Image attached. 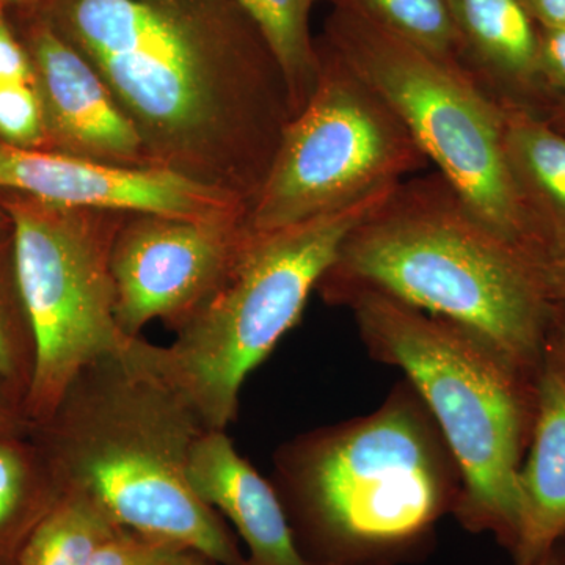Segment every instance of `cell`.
Returning a JSON list of instances; mask_svg holds the SVG:
<instances>
[{
  "mask_svg": "<svg viewBox=\"0 0 565 565\" xmlns=\"http://www.w3.org/2000/svg\"><path fill=\"white\" fill-rule=\"evenodd\" d=\"M0 192L57 206L126 214L218 218L247 214L243 200L162 169L122 167L50 150H21L0 141Z\"/></svg>",
  "mask_w": 565,
  "mask_h": 565,
  "instance_id": "11",
  "label": "cell"
},
{
  "mask_svg": "<svg viewBox=\"0 0 565 565\" xmlns=\"http://www.w3.org/2000/svg\"><path fill=\"white\" fill-rule=\"evenodd\" d=\"M550 340L556 345L565 367V303L555 305V315H553Z\"/></svg>",
  "mask_w": 565,
  "mask_h": 565,
  "instance_id": "30",
  "label": "cell"
},
{
  "mask_svg": "<svg viewBox=\"0 0 565 565\" xmlns=\"http://www.w3.org/2000/svg\"><path fill=\"white\" fill-rule=\"evenodd\" d=\"M247 214L218 218L129 214L115 237V319L125 337L151 321L167 329L191 311L225 273L248 230Z\"/></svg>",
  "mask_w": 565,
  "mask_h": 565,
  "instance_id": "10",
  "label": "cell"
},
{
  "mask_svg": "<svg viewBox=\"0 0 565 565\" xmlns=\"http://www.w3.org/2000/svg\"><path fill=\"white\" fill-rule=\"evenodd\" d=\"M542 28H564L565 0H520Z\"/></svg>",
  "mask_w": 565,
  "mask_h": 565,
  "instance_id": "28",
  "label": "cell"
},
{
  "mask_svg": "<svg viewBox=\"0 0 565 565\" xmlns=\"http://www.w3.org/2000/svg\"><path fill=\"white\" fill-rule=\"evenodd\" d=\"M0 141L21 150H46L43 110L33 84H0Z\"/></svg>",
  "mask_w": 565,
  "mask_h": 565,
  "instance_id": "22",
  "label": "cell"
},
{
  "mask_svg": "<svg viewBox=\"0 0 565 565\" xmlns=\"http://www.w3.org/2000/svg\"><path fill=\"white\" fill-rule=\"evenodd\" d=\"M36 345L14 264L13 237L0 233V379L25 403L35 373Z\"/></svg>",
  "mask_w": 565,
  "mask_h": 565,
  "instance_id": "21",
  "label": "cell"
},
{
  "mask_svg": "<svg viewBox=\"0 0 565 565\" xmlns=\"http://www.w3.org/2000/svg\"><path fill=\"white\" fill-rule=\"evenodd\" d=\"M308 2H310L311 6H315V2H318V0H308Z\"/></svg>",
  "mask_w": 565,
  "mask_h": 565,
  "instance_id": "35",
  "label": "cell"
},
{
  "mask_svg": "<svg viewBox=\"0 0 565 565\" xmlns=\"http://www.w3.org/2000/svg\"><path fill=\"white\" fill-rule=\"evenodd\" d=\"M318 79L248 206L252 234L351 206L429 167L392 107L319 36Z\"/></svg>",
  "mask_w": 565,
  "mask_h": 565,
  "instance_id": "8",
  "label": "cell"
},
{
  "mask_svg": "<svg viewBox=\"0 0 565 565\" xmlns=\"http://www.w3.org/2000/svg\"><path fill=\"white\" fill-rule=\"evenodd\" d=\"M40 2L41 0H0V3L9 10L35 9Z\"/></svg>",
  "mask_w": 565,
  "mask_h": 565,
  "instance_id": "32",
  "label": "cell"
},
{
  "mask_svg": "<svg viewBox=\"0 0 565 565\" xmlns=\"http://www.w3.org/2000/svg\"><path fill=\"white\" fill-rule=\"evenodd\" d=\"M522 537L512 559L531 565L565 539V367L548 338L535 379V415L519 471Z\"/></svg>",
  "mask_w": 565,
  "mask_h": 565,
  "instance_id": "15",
  "label": "cell"
},
{
  "mask_svg": "<svg viewBox=\"0 0 565 565\" xmlns=\"http://www.w3.org/2000/svg\"><path fill=\"white\" fill-rule=\"evenodd\" d=\"M188 481L204 504L236 527L248 550L247 565H310L273 481L237 452L226 430L207 429L195 441Z\"/></svg>",
  "mask_w": 565,
  "mask_h": 565,
  "instance_id": "14",
  "label": "cell"
},
{
  "mask_svg": "<svg viewBox=\"0 0 565 565\" xmlns=\"http://www.w3.org/2000/svg\"><path fill=\"white\" fill-rule=\"evenodd\" d=\"M154 344L128 338L85 364L33 440L62 493L81 494L158 544L247 565L222 516L189 486L192 446L210 427L163 373Z\"/></svg>",
  "mask_w": 565,
  "mask_h": 565,
  "instance_id": "2",
  "label": "cell"
},
{
  "mask_svg": "<svg viewBox=\"0 0 565 565\" xmlns=\"http://www.w3.org/2000/svg\"><path fill=\"white\" fill-rule=\"evenodd\" d=\"M503 109L509 167L544 250L565 237V129L527 111Z\"/></svg>",
  "mask_w": 565,
  "mask_h": 565,
  "instance_id": "16",
  "label": "cell"
},
{
  "mask_svg": "<svg viewBox=\"0 0 565 565\" xmlns=\"http://www.w3.org/2000/svg\"><path fill=\"white\" fill-rule=\"evenodd\" d=\"M539 66H541V76L546 92L556 103L557 117L559 111L565 109V25L564 28H542L541 25Z\"/></svg>",
  "mask_w": 565,
  "mask_h": 565,
  "instance_id": "23",
  "label": "cell"
},
{
  "mask_svg": "<svg viewBox=\"0 0 565 565\" xmlns=\"http://www.w3.org/2000/svg\"><path fill=\"white\" fill-rule=\"evenodd\" d=\"M338 307L352 311L371 359L399 367L440 427L463 490L456 519L492 534L514 555L522 537L519 471L535 415V379L500 349L459 323L375 291H355Z\"/></svg>",
  "mask_w": 565,
  "mask_h": 565,
  "instance_id": "5",
  "label": "cell"
},
{
  "mask_svg": "<svg viewBox=\"0 0 565 565\" xmlns=\"http://www.w3.org/2000/svg\"><path fill=\"white\" fill-rule=\"evenodd\" d=\"M32 424L24 412V401L0 379V435L31 434Z\"/></svg>",
  "mask_w": 565,
  "mask_h": 565,
  "instance_id": "27",
  "label": "cell"
},
{
  "mask_svg": "<svg viewBox=\"0 0 565 565\" xmlns=\"http://www.w3.org/2000/svg\"><path fill=\"white\" fill-rule=\"evenodd\" d=\"M35 10L90 62L152 167L250 206L294 110L237 0H41Z\"/></svg>",
  "mask_w": 565,
  "mask_h": 565,
  "instance_id": "1",
  "label": "cell"
},
{
  "mask_svg": "<svg viewBox=\"0 0 565 565\" xmlns=\"http://www.w3.org/2000/svg\"><path fill=\"white\" fill-rule=\"evenodd\" d=\"M393 188L267 234L248 232L218 281L170 327L154 356L210 429H228L248 375L302 319L341 244Z\"/></svg>",
  "mask_w": 565,
  "mask_h": 565,
  "instance_id": "6",
  "label": "cell"
},
{
  "mask_svg": "<svg viewBox=\"0 0 565 565\" xmlns=\"http://www.w3.org/2000/svg\"><path fill=\"white\" fill-rule=\"evenodd\" d=\"M147 565H215L193 550L180 546L159 545Z\"/></svg>",
  "mask_w": 565,
  "mask_h": 565,
  "instance_id": "29",
  "label": "cell"
},
{
  "mask_svg": "<svg viewBox=\"0 0 565 565\" xmlns=\"http://www.w3.org/2000/svg\"><path fill=\"white\" fill-rule=\"evenodd\" d=\"M273 462L310 565L419 563L462 498L459 463L405 377L371 414L296 435Z\"/></svg>",
  "mask_w": 565,
  "mask_h": 565,
  "instance_id": "3",
  "label": "cell"
},
{
  "mask_svg": "<svg viewBox=\"0 0 565 565\" xmlns=\"http://www.w3.org/2000/svg\"><path fill=\"white\" fill-rule=\"evenodd\" d=\"M159 545L163 544L117 526L96 550L90 565H147Z\"/></svg>",
  "mask_w": 565,
  "mask_h": 565,
  "instance_id": "24",
  "label": "cell"
},
{
  "mask_svg": "<svg viewBox=\"0 0 565 565\" xmlns=\"http://www.w3.org/2000/svg\"><path fill=\"white\" fill-rule=\"evenodd\" d=\"M553 125H556L557 128L565 129V109L559 111V115H557V118L555 121H553Z\"/></svg>",
  "mask_w": 565,
  "mask_h": 565,
  "instance_id": "34",
  "label": "cell"
},
{
  "mask_svg": "<svg viewBox=\"0 0 565 565\" xmlns=\"http://www.w3.org/2000/svg\"><path fill=\"white\" fill-rule=\"evenodd\" d=\"M115 527L87 498L62 493L22 545L14 565H90Z\"/></svg>",
  "mask_w": 565,
  "mask_h": 565,
  "instance_id": "19",
  "label": "cell"
},
{
  "mask_svg": "<svg viewBox=\"0 0 565 565\" xmlns=\"http://www.w3.org/2000/svg\"><path fill=\"white\" fill-rule=\"evenodd\" d=\"M33 84L31 58L10 20L9 9L0 3V84Z\"/></svg>",
  "mask_w": 565,
  "mask_h": 565,
  "instance_id": "25",
  "label": "cell"
},
{
  "mask_svg": "<svg viewBox=\"0 0 565 565\" xmlns=\"http://www.w3.org/2000/svg\"><path fill=\"white\" fill-rule=\"evenodd\" d=\"M33 71L46 150L122 167H152L143 141L90 62L35 9L9 10Z\"/></svg>",
  "mask_w": 565,
  "mask_h": 565,
  "instance_id": "12",
  "label": "cell"
},
{
  "mask_svg": "<svg viewBox=\"0 0 565 565\" xmlns=\"http://www.w3.org/2000/svg\"><path fill=\"white\" fill-rule=\"evenodd\" d=\"M384 25L438 61L462 70L460 41L449 0H329Z\"/></svg>",
  "mask_w": 565,
  "mask_h": 565,
  "instance_id": "20",
  "label": "cell"
},
{
  "mask_svg": "<svg viewBox=\"0 0 565 565\" xmlns=\"http://www.w3.org/2000/svg\"><path fill=\"white\" fill-rule=\"evenodd\" d=\"M316 291H375L481 334L537 375L555 303L534 263L468 210L440 173L415 174L345 236Z\"/></svg>",
  "mask_w": 565,
  "mask_h": 565,
  "instance_id": "4",
  "label": "cell"
},
{
  "mask_svg": "<svg viewBox=\"0 0 565 565\" xmlns=\"http://www.w3.org/2000/svg\"><path fill=\"white\" fill-rule=\"evenodd\" d=\"M531 565H565V539Z\"/></svg>",
  "mask_w": 565,
  "mask_h": 565,
  "instance_id": "31",
  "label": "cell"
},
{
  "mask_svg": "<svg viewBox=\"0 0 565 565\" xmlns=\"http://www.w3.org/2000/svg\"><path fill=\"white\" fill-rule=\"evenodd\" d=\"M11 228L10 217L7 215V212L3 211V207L0 206V233L9 232Z\"/></svg>",
  "mask_w": 565,
  "mask_h": 565,
  "instance_id": "33",
  "label": "cell"
},
{
  "mask_svg": "<svg viewBox=\"0 0 565 565\" xmlns=\"http://www.w3.org/2000/svg\"><path fill=\"white\" fill-rule=\"evenodd\" d=\"M535 270L553 303H565V237L546 245L535 258Z\"/></svg>",
  "mask_w": 565,
  "mask_h": 565,
  "instance_id": "26",
  "label": "cell"
},
{
  "mask_svg": "<svg viewBox=\"0 0 565 565\" xmlns=\"http://www.w3.org/2000/svg\"><path fill=\"white\" fill-rule=\"evenodd\" d=\"M61 497L50 460L32 435H0V565H14Z\"/></svg>",
  "mask_w": 565,
  "mask_h": 565,
  "instance_id": "17",
  "label": "cell"
},
{
  "mask_svg": "<svg viewBox=\"0 0 565 565\" xmlns=\"http://www.w3.org/2000/svg\"><path fill=\"white\" fill-rule=\"evenodd\" d=\"M13 237L18 281L36 362L24 412L47 422L85 364L117 351L129 337L115 319L111 250L126 212L57 206L0 192Z\"/></svg>",
  "mask_w": 565,
  "mask_h": 565,
  "instance_id": "9",
  "label": "cell"
},
{
  "mask_svg": "<svg viewBox=\"0 0 565 565\" xmlns=\"http://www.w3.org/2000/svg\"><path fill=\"white\" fill-rule=\"evenodd\" d=\"M321 39L392 107L468 210L534 262L544 243L509 167L503 107L465 71L344 3H332Z\"/></svg>",
  "mask_w": 565,
  "mask_h": 565,
  "instance_id": "7",
  "label": "cell"
},
{
  "mask_svg": "<svg viewBox=\"0 0 565 565\" xmlns=\"http://www.w3.org/2000/svg\"><path fill=\"white\" fill-rule=\"evenodd\" d=\"M269 44L285 76L294 115L310 99L318 79V50L311 36L308 0H237Z\"/></svg>",
  "mask_w": 565,
  "mask_h": 565,
  "instance_id": "18",
  "label": "cell"
},
{
  "mask_svg": "<svg viewBox=\"0 0 565 565\" xmlns=\"http://www.w3.org/2000/svg\"><path fill=\"white\" fill-rule=\"evenodd\" d=\"M460 63L501 107L553 121L556 103L539 66L541 25L520 0H449Z\"/></svg>",
  "mask_w": 565,
  "mask_h": 565,
  "instance_id": "13",
  "label": "cell"
}]
</instances>
